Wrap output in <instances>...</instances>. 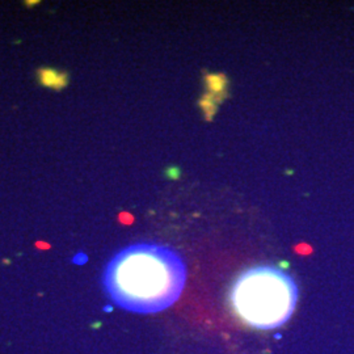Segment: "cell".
<instances>
[{
    "mask_svg": "<svg viewBox=\"0 0 354 354\" xmlns=\"http://www.w3.org/2000/svg\"><path fill=\"white\" fill-rule=\"evenodd\" d=\"M187 266L169 247L137 243L115 253L105 266L102 286L117 307L136 314H156L180 298Z\"/></svg>",
    "mask_w": 354,
    "mask_h": 354,
    "instance_id": "1",
    "label": "cell"
},
{
    "mask_svg": "<svg viewBox=\"0 0 354 354\" xmlns=\"http://www.w3.org/2000/svg\"><path fill=\"white\" fill-rule=\"evenodd\" d=\"M230 299L235 314L245 324L269 330L289 322L298 301V288L279 268L254 266L235 281Z\"/></svg>",
    "mask_w": 354,
    "mask_h": 354,
    "instance_id": "2",
    "label": "cell"
},
{
    "mask_svg": "<svg viewBox=\"0 0 354 354\" xmlns=\"http://www.w3.org/2000/svg\"><path fill=\"white\" fill-rule=\"evenodd\" d=\"M38 80L39 84L45 88L61 91L68 84V76L64 71H59L57 68H39L38 70Z\"/></svg>",
    "mask_w": 354,
    "mask_h": 354,
    "instance_id": "3",
    "label": "cell"
}]
</instances>
